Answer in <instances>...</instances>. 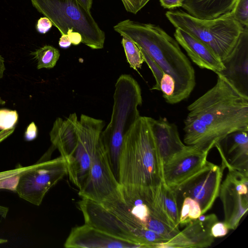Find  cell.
<instances>
[{
	"label": "cell",
	"mask_w": 248,
	"mask_h": 248,
	"mask_svg": "<svg viewBox=\"0 0 248 248\" xmlns=\"http://www.w3.org/2000/svg\"><path fill=\"white\" fill-rule=\"evenodd\" d=\"M216 84L187 107L184 143L209 153L228 134L248 130V96L219 74Z\"/></svg>",
	"instance_id": "1"
},
{
	"label": "cell",
	"mask_w": 248,
	"mask_h": 248,
	"mask_svg": "<svg viewBox=\"0 0 248 248\" xmlns=\"http://www.w3.org/2000/svg\"><path fill=\"white\" fill-rule=\"evenodd\" d=\"M151 117L141 116L125 134L119 159L121 190L165 212L162 188L163 164L151 127Z\"/></svg>",
	"instance_id": "2"
},
{
	"label": "cell",
	"mask_w": 248,
	"mask_h": 248,
	"mask_svg": "<svg viewBox=\"0 0 248 248\" xmlns=\"http://www.w3.org/2000/svg\"><path fill=\"white\" fill-rule=\"evenodd\" d=\"M113 29L134 41L164 73L172 77L175 89L171 104L189 97L196 84L195 71L175 39L157 25L130 19L119 22Z\"/></svg>",
	"instance_id": "3"
},
{
	"label": "cell",
	"mask_w": 248,
	"mask_h": 248,
	"mask_svg": "<svg viewBox=\"0 0 248 248\" xmlns=\"http://www.w3.org/2000/svg\"><path fill=\"white\" fill-rule=\"evenodd\" d=\"M140 87L131 75L123 74L115 85L110 121L103 130L101 139L116 178L119 159L124 137L140 117L138 107L142 104Z\"/></svg>",
	"instance_id": "4"
},
{
	"label": "cell",
	"mask_w": 248,
	"mask_h": 248,
	"mask_svg": "<svg viewBox=\"0 0 248 248\" xmlns=\"http://www.w3.org/2000/svg\"><path fill=\"white\" fill-rule=\"evenodd\" d=\"M121 192L122 199L101 204L126 225L141 248L152 243L153 232L168 240L180 232L179 226L173 224L166 213L153 209L140 199Z\"/></svg>",
	"instance_id": "5"
},
{
	"label": "cell",
	"mask_w": 248,
	"mask_h": 248,
	"mask_svg": "<svg viewBox=\"0 0 248 248\" xmlns=\"http://www.w3.org/2000/svg\"><path fill=\"white\" fill-rule=\"evenodd\" d=\"M165 15L175 28L202 42L221 61L235 47L245 28L231 12L212 19H198L182 11H169Z\"/></svg>",
	"instance_id": "6"
},
{
	"label": "cell",
	"mask_w": 248,
	"mask_h": 248,
	"mask_svg": "<svg viewBox=\"0 0 248 248\" xmlns=\"http://www.w3.org/2000/svg\"><path fill=\"white\" fill-rule=\"evenodd\" d=\"M33 7L47 17L62 34L78 32L81 43L93 49L103 48L105 34L91 12L77 0H31Z\"/></svg>",
	"instance_id": "7"
},
{
	"label": "cell",
	"mask_w": 248,
	"mask_h": 248,
	"mask_svg": "<svg viewBox=\"0 0 248 248\" xmlns=\"http://www.w3.org/2000/svg\"><path fill=\"white\" fill-rule=\"evenodd\" d=\"M104 126L103 120L84 114H81L80 120L77 121L76 145L66 162L69 180L79 189L88 175Z\"/></svg>",
	"instance_id": "8"
},
{
	"label": "cell",
	"mask_w": 248,
	"mask_h": 248,
	"mask_svg": "<svg viewBox=\"0 0 248 248\" xmlns=\"http://www.w3.org/2000/svg\"><path fill=\"white\" fill-rule=\"evenodd\" d=\"M53 150L49 148L35 166L22 172L16 193L24 200L39 206L48 191L67 175L65 159L60 156L48 159Z\"/></svg>",
	"instance_id": "9"
},
{
	"label": "cell",
	"mask_w": 248,
	"mask_h": 248,
	"mask_svg": "<svg viewBox=\"0 0 248 248\" xmlns=\"http://www.w3.org/2000/svg\"><path fill=\"white\" fill-rule=\"evenodd\" d=\"M78 195L82 199L99 203L122 199L121 186L113 171L102 139Z\"/></svg>",
	"instance_id": "10"
},
{
	"label": "cell",
	"mask_w": 248,
	"mask_h": 248,
	"mask_svg": "<svg viewBox=\"0 0 248 248\" xmlns=\"http://www.w3.org/2000/svg\"><path fill=\"white\" fill-rule=\"evenodd\" d=\"M223 170L221 167L207 161L201 170L173 189L177 201L190 198L199 203L202 214H204L218 196Z\"/></svg>",
	"instance_id": "11"
},
{
	"label": "cell",
	"mask_w": 248,
	"mask_h": 248,
	"mask_svg": "<svg viewBox=\"0 0 248 248\" xmlns=\"http://www.w3.org/2000/svg\"><path fill=\"white\" fill-rule=\"evenodd\" d=\"M248 174L228 170L221 183L219 195L223 205L224 223L229 229L235 230L248 209Z\"/></svg>",
	"instance_id": "12"
},
{
	"label": "cell",
	"mask_w": 248,
	"mask_h": 248,
	"mask_svg": "<svg viewBox=\"0 0 248 248\" xmlns=\"http://www.w3.org/2000/svg\"><path fill=\"white\" fill-rule=\"evenodd\" d=\"M207 153L187 145L183 151L163 164L164 182L173 189L199 170L207 162Z\"/></svg>",
	"instance_id": "13"
},
{
	"label": "cell",
	"mask_w": 248,
	"mask_h": 248,
	"mask_svg": "<svg viewBox=\"0 0 248 248\" xmlns=\"http://www.w3.org/2000/svg\"><path fill=\"white\" fill-rule=\"evenodd\" d=\"M85 223L115 237L137 244L126 225L101 203L82 199L78 202Z\"/></svg>",
	"instance_id": "14"
},
{
	"label": "cell",
	"mask_w": 248,
	"mask_h": 248,
	"mask_svg": "<svg viewBox=\"0 0 248 248\" xmlns=\"http://www.w3.org/2000/svg\"><path fill=\"white\" fill-rule=\"evenodd\" d=\"M218 221L214 214H202L186 225V228L168 241L156 248H203L210 246L214 241L211 230Z\"/></svg>",
	"instance_id": "15"
},
{
	"label": "cell",
	"mask_w": 248,
	"mask_h": 248,
	"mask_svg": "<svg viewBox=\"0 0 248 248\" xmlns=\"http://www.w3.org/2000/svg\"><path fill=\"white\" fill-rule=\"evenodd\" d=\"M222 62L224 69L217 74L248 96V27H245L236 46Z\"/></svg>",
	"instance_id": "16"
},
{
	"label": "cell",
	"mask_w": 248,
	"mask_h": 248,
	"mask_svg": "<svg viewBox=\"0 0 248 248\" xmlns=\"http://www.w3.org/2000/svg\"><path fill=\"white\" fill-rule=\"evenodd\" d=\"M222 159V168L248 174V130H237L224 137L215 145Z\"/></svg>",
	"instance_id": "17"
},
{
	"label": "cell",
	"mask_w": 248,
	"mask_h": 248,
	"mask_svg": "<svg viewBox=\"0 0 248 248\" xmlns=\"http://www.w3.org/2000/svg\"><path fill=\"white\" fill-rule=\"evenodd\" d=\"M64 246L69 248H140L135 244L115 237L85 223L71 230Z\"/></svg>",
	"instance_id": "18"
},
{
	"label": "cell",
	"mask_w": 248,
	"mask_h": 248,
	"mask_svg": "<svg viewBox=\"0 0 248 248\" xmlns=\"http://www.w3.org/2000/svg\"><path fill=\"white\" fill-rule=\"evenodd\" d=\"M174 36L192 61L200 68L211 70L216 74L224 69L221 60L198 38L178 28L175 29Z\"/></svg>",
	"instance_id": "19"
},
{
	"label": "cell",
	"mask_w": 248,
	"mask_h": 248,
	"mask_svg": "<svg viewBox=\"0 0 248 248\" xmlns=\"http://www.w3.org/2000/svg\"><path fill=\"white\" fill-rule=\"evenodd\" d=\"M151 127L163 164L187 147L181 140L176 125L166 118H152Z\"/></svg>",
	"instance_id": "20"
},
{
	"label": "cell",
	"mask_w": 248,
	"mask_h": 248,
	"mask_svg": "<svg viewBox=\"0 0 248 248\" xmlns=\"http://www.w3.org/2000/svg\"><path fill=\"white\" fill-rule=\"evenodd\" d=\"M236 0H184L182 7L200 19H212L230 12Z\"/></svg>",
	"instance_id": "21"
},
{
	"label": "cell",
	"mask_w": 248,
	"mask_h": 248,
	"mask_svg": "<svg viewBox=\"0 0 248 248\" xmlns=\"http://www.w3.org/2000/svg\"><path fill=\"white\" fill-rule=\"evenodd\" d=\"M163 208L170 220L179 227L180 209L174 190L164 183L162 188Z\"/></svg>",
	"instance_id": "22"
},
{
	"label": "cell",
	"mask_w": 248,
	"mask_h": 248,
	"mask_svg": "<svg viewBox=\"0 0 248 248\" xmlns=\"http://www.w3.org/2000/svg\"><path fill=\"white\" fill-rule=\"evenodd\" d=\"M31 54L37 61V68L51 69L56 64L60 56L59 50L53 46H45L32 52Z\"/></svg>",
	"instance_id": "23"
},
{
	"label": "cell",
	"mask_w": 248,
	"mask_h": 248,
	"mask_svg": "<svg viewBox=\"0 0 248 248\" xmlns=\"http://www.w3.org/2000/svg\"><path fill=\"white\" fill-rule=\"evenodd\" d=\"M123 46L127 61L130 67L135 70L140 68L144 59L140 47L132 40L122 36Z\"/></svg>",
	"instance_id": "24"
},
{
	"label": "cell",
	"mask_w": 248,
	"mask_h": 248,
	"mask_svg": "<svg viewBox=\"0 0 248 248\" xmlns=\"http://www.w3.org/2000/svg\"><path fill=\"white\" fill-rule=\"evenodd\" d=\"M201 215L199 203L193 199L186 197L183 199L180 210L179 225H186Z\"/></svg>",
	"instance_id": "25"
},
{
	"label": "cell",
	"mask_w": 248,
	"mask_h": 248,
	"mask_svg": "<svg viewBox=\"0 0 248 248\" xmlns=\"http://www.w3.org/2000/svg\"><path fill=\"white\" fill-rule=\"evenodd\" d=\"M231 12L237 22L244 27H248V0H236Z\"/></svg>",
	"instance_id": "26"
},
{
	"label": "cell",
	"mask_w": 248,
	"mask_h": 248,
	"mask_svg": "<svg viewBox=\"0 0 248 248\" xmlns=\"http://www.w3.org/2000/svg\"><path fill=\"white\" fill-rule=\"evenodd\" d=\"M18 115L16 110L8 109H0V130L15 128Z\"/></svg>",
	"instance_id": "27"
},
{
	"label": "cell",
	"mask_w": 248,
	"mask_h": 248,
	"mask_svg": "<svg viewBox=\"0 0 248 248\" xmlns=\"http://www.w3.org/2000/svg\"><path fill=\"white\" fill-rule=\"evenodd\" d=\"M175 89V82L172 77L164 72L160 81V91L167 103L170 104Z\"/></svg>",
	"instance_id": "28"
},
{
	"label": "cell",
	"mask_w": 248,
	"mask_h": 248,
	"mask_svg": "<svg viewBox=\"0 0 248 248\" xmlns=\"http://www.w3.org/2000/svg\"><path fill=\"white\" fill-rule=\"evenodd\" d=\"M140 49L144 57V62H146L151 69L155 79V84L151 88V90L160 91V81L164 72L154 60L142 49L141 48Z\"/></svg>",
	"instance_id": "29"
},
{
	"label": "cell",
	"mask_w": 248,
	"mask_h": 248,
	"mask_svg": "<svg viewBox=\"0 0 248 248\" xmlns=\"http://www.w3.org/2000/svg\"><path fill=\"white\" fill-rule=\"evenodd\" d=\"M150 0H121L127 12L137 14Z\"/></svg>",
	"instance_id": "30"
},
{
	"label": "cell",
	"mask_w": 248,
	"mask_h": 248,
	"mask_svg": "<svg viewBox=\"0 0 248 248\" xmlns=\"http://www.w3.org/2000/svg\"><path fill=\"white\" fill-rule=\"evenodd\" d=\"M20 175L18 174L0 180V189H5L16 192Z\"/></svg>",
	"instance_id": "31"
},
{
	"label": "cell",
	"mask_w": 248,
	"mask_h": 248,
	"mask_svg": "<svg viewBox=\"0 0 248 248\" xmlns=\"http://www.w3.org/2000/svg\"><path fill=\"white\" fill-rule=\"evenodd\" d=\"M229 230L224 222L217 221L212 226L211 232L214 238L220 237L226 235Z\"/></svg>",
	"instance_id": "32"
},
{
	"label": "cell",
	"mask_w": 248,
	"mask_h": 248,
	"mask_svg": "<svg viewBox=\"0 0 248 248\" xmlns=\"http://www.w3.org/2000/svg\"><path fill=\"white\" fill-rule=\"evenodd\" d=\"M34 166L35 164L26 167L20 166L13 170L1 171L0 172V180L21 174L22 172L32 168Z\"/></svg>",
	"instance_id": "33"
},
{
	"label": "cell",
	"mask_w": 248,
	"mask_h": 248,
	"mask_svg": "<svg viewBox=\"0 0 248 248\" xmlns=\"http://www.w3.org/2000/svg\"><path fill=\"white\" fill-rule=\"evenodd\" d=\"M52 23L46 17L40 18L36 26L37 31L40 33L45 34L51 28Z\"/></svg>",
	"instance_id": "34"
},
{
	"label": "cell",
	"mask_w": 248,
	"mask_h": 248,
	"mask_svg": "<svg viewBox=\"0 0 248 248\" xmlns=\"http://www.w3.org/2000/svg\"><path fill=\"white\" fill-rule=\"evenodd\" d=\"M38 130L35 123L32 122L27 127L24 134V138L26 141H32L37 136Z\"/></svg>",
	"instance_id": "35"
},
{
	"label": "cell",
	"mask_w": 248,
	"mask_h": 248,
	"mask_svg": "<svg viewBox=\"0 0 248 248\" xmlns=\"http://www.w3.org/2000/svg\"><path fill=\"white\" fill-rule=\"evenodd\" d=\"M184 0H159L161 5L165 9H174L182 7Z\"/></svg>",
	"instance_id": "36"
},
{
	"label": "cell",
	"mask_w": 248,
	"mask_h": 248,
	"mask_svg": "<svg viewBox=\"0 0 248 248\" xmlns=\"http://www.w3.org/2000/svg\"><path fill=\"white\" fill-rule=\"evenodd\" d=\"M67 35L70 40L71 44L77 46L81 43L82 37L78 32L73 31L69 32Z\"/></svg>",
	"instance_id": "37"
},
{
	"label": "cell",
	"mask_w": 248,
	"mask_h": 248,
	"mask_svg": "<svg viewBox=\"0 0 248 248\" xmlns=\"http://www.w3.org/2000/svg\"><path fill=\"white\" fill-rule=\"evenodd\" d=\"M59 45L62 48H67L71 45L70 40L67 34H62L59 41Z\"/></svg>",
	"instance_id": "38"
},
{
	"label": "cell",
	"mask_w": 248,
	"mask_h": 248,
	"mask_svg": "<svg viewBox=\"0 0 248 248\" xmlns=\"http://www.w3.org/2000/svg\"><path fill=\"white\" fill-rule=\"evenodd\" d=\"M15 129V128L10 129L1 130L0 131V142L11 135L13 133Z\"/></svg>",
	"instance_id": "39"
},
{
	"label": "cell",
	"mask_w": 248,
	"mask_h": 248,
	"mask_svg": "<svg viewBox=\"0 0 248 248\" xmlns=\"http://www.w3.org/2000/svg\"><path fill=\"white\" fill-rule=\"evenodd\" d=\"M88 11H91L93 4V0H77Z\"/></svg>",
	"instance_id": "40"
},
{
	"label": "cell",
	"mask_w": 248,
	"mask_h": 248,
	"mask_svg": "<svg viewBox=\"0 0 248 248\" xmlns=\"http://www.w3.org/2000/svg\"><path fill=\"white\" fill-rule=\"evenodd\" d=\"M5 70L4 64V59L0 55V79L3 77L4 73Z\"/></svg>",
	"instance_id": "41"
},
{
	"label": "cell",
	"mask_w": 248,
	"mask_h": 248,
	"mask_svg": "<svg viewBox=\"0 0 248 248\" xmlns=\"http://www.w3.org/2000/svg\"><path fill=\"white\" fill-rule=\"evenodd\" d=\"M6 210V207L4 206L0 205V216H2L4 214Z\"/></svg>",
	"instance_id": "42"
},
{
	"label": "cell",
	"mask_w": 248,
	"mask_h": 248,
	"mask_svg": "<svg viewBox=\"0 0 248 248\" xmlns=\"http://www.w3.org/2000/svg\"><path fill=\"white\" fill-rule=\"evenodd\" d=\"M8 242V240L5 239L0 238V244L5 243Z\"/></svg>",
	"instance_id": "43"
},
{
	"label": "cell",
	"mask_w": 248,
	"mask_h": 248,
	"mask_svg": "<svg viewBox=\"0 0 248 248\" xmlns=\"http://www.w3.org/2000/svg\"><path fill=\"white\" fill-rule=\"evenodd\" d=\"M5 104V101L3 100L0 97V105H4Z\"/></svg>",
	"instance_id": "44"
}]
</instances>
